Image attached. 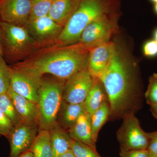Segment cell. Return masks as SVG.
<instances>
[{
  "label": "cell",
  "instance_id": "15",
  "mask_svg": "<svg viewBox=\"0 0 157 157\" xmlns=\"http://www.w3.org/2000/svg\"><path fill=\"white\" fill-rule=\"evenodd\" d=\"M68 133L73 140L84 143L96 149V142L94 140L92 130L91 115L87 111H85L79 117Z\"/></svg>",
  "mask_w": 157,
  "mask_h": 157
},
{
  "label": "cell",
  "instance_id": "17",
  "mask_svg": "<svg viewBox=\"0 0 157 157\" xmlns=\"http://www.w3.org/2000/svg\"><path fill=\"white\" fill-rule=\"evenodd\" d=\"M86 111L84 103L69 104L63 100L57 117L56 123L68 132L79 117Z\"/></svg>",
  "mask_w": 157,
  "mask_h": 157
},
{
  "label": "cell",
  "instance_id": "21",
  "mask_svg": "<svg viewBox=\"0 0 157 157\" xmlns=\"http://www.w3.org/2000/svg\"><path fill=\"white\" fill-rule=\"evenodd\" d=\"M110 111L109 102H106L91 115L92 130L94 140L96 142L98 140L99 132L109 119Z\"/></svg>",
  "mask_w": 157,
  "mask_h": 157
},
{
  "label": "cell",
  "instance_id": "23",
  "mask_svg": "<svg viewBox=\"0 0 157 157\" xmlns=\"http://www.w3.org/2000/svg\"><path fill=\"white\" fill-rule=\"evenodd\" d=\"M54 1V0H31L32 12L29 21L48 15Z\"/></svg>",
  "mask_w": 157,
  "mask_h": 157
},
{
  "label": "cell",
  "instance_id": "10",
  "mask_svg": "<svg viewBox=\"0 0 157 157\" xmlns=\"http://www.w3.org/2000/svg\"><path fill=\"white\" fill-rule=\"evenodd\" d=\"M32 12L31 0H0V21L25 26Z\"/></svg>",
  "mask_w": 157,
  "mask_h": 157
},
{
  "label": "cell",
  "instance_id": "11",
  "mask_svg": "<svg viewBox=\"0 0 157 157\" xmlns=\"http://www.w3.org/2000/svg\"><path fill=\"white\" fill-rule=\"evenodd\" d=\"M39 131L38 125L22 121L14 126L8 138L10 145V157H18L29 150Z\"/></svg>",
  "mask_w": 157,
  "mask_h": 157
},
{
  "label": "cell",
  "instance_id": "30",
  "mask_svg": "<svg viewBox=\"0 0 157 157\" xmlns=\"http://www.w3.org/2000/svg\"><path fill=\"white\" fill-rule=\"evenodd\" d=\"M149 141L147 150L149 152L157 156V131L148 133Z\"/></svg>",
  "mask_w": 157,
  "mask_h": 157
},
{
  "label": "cell",
  "instance_id": "36",
  "mask_svg": "<svg viewBox=\"0 0 157 157\" xmlns=\"http://www.w3.org/2000/svg\"><path fill=\"white\" fill-rule=\"evenodd\" d=\"M153 11L155 14L157 15V3L154 4Z\"/></svg>",
  "mask_w": 157,
  "mask_h": 157
},
{
  "label": "cell",
  "instance_id": "25",
  "mask_svg": "<svg viewBox=\"0 0 157 157\" xmlns=\"http://www.w3.org/2000/svg\"><path fill=\"white\" fill-rule=\"evenodd\" d=\"M11 67L0 56V94L7 93L10 88Z\"/></svg>",
  "mask_w": 157,
  "mask_h": 157
},
{
  "label": "cell",
  "instance_id": "26",
  "mask_svg": "<svg viewBox=\"0 0 157 157\" xmlns=\"http://www.w3.org/2000/svg\"><path fill=\"white\" fill-rule=\"evenodd\" d=\"M147 103L150 106L157 104V73L150 77L147 90L144 94Z\"/></svg>",
  "mask_w": 157,
  "mask_h": 157
},
{
  "label": "cell",
  "instance_id": "37",
  "mask_svg": "<svg viewBox=\"0 0 157 157\" xmlns=\"http://www.w3.org/2000/svg\"><path fill=\"white\" fill-rule=\"evenodd\" d=\"M151 2L153 3L154 4L157 3V0H149Z\"/></svg>",
  "mask_w": 157,
  "mask_h": 157
},
{
  "label": "cell",
  "instance_id": "13",
  "mask_svg": "<svg viewBox=\"0 0 157 157\" xmlns=\"http://www.w3.org/2000/svg\"><path fill=\"white\" fill-rule=\"evenodd\" d=\"M116 49L115 44L109 41L90 51L87 69L94 78H100L111 61Z\"/></svg>",
  "mask_w": 157,
  "mask_h": 157
},
{
  "label": "cell",
  "instance_id": "1",
  "mask_svg": "<svg viewBox=\"0 0 157 157\" xmlns=\"http://www.w3.org/2000/svg\"><path fill=\"white\" fill-rule=\"evenodd\" d=\"M99 78L107 93L110 120L135 114L141 108L143 92L137 69L124 59L117 48Z\"/></svg>",
  "mask_w": 157,
  "mask_h": 157
},
{
  "label": "cell",
  "instance_id": "6",
  "mask_svg": "<svg viewBox=\"0 0 157 157\" xmlns=\"http://www.w3.org/2000/svg\"><path fill=\"white\" fill-rule=\"evenodd\" d=\"M119 11L104 14L90 23L82 33L78 43L90 50L109 41L117 28Z\"/></svg>",
  "mask_w": 157,
  "mask_h": 157
},
{
  "label": "cell",
  "instance_id": "19",
  "mask_svg": "<svg viewBox=\"0 0 157 157\" xmlns=\"http://www.w3.org/2000/svg\"><path fill=\"white\" fill-rule=\"evenodd\" d=\"M106 102L108 100L104 85L100 78H94L92 86L84 101L86 110L91 115Z\"/></svg>",
  "mask_w": 157,
  "mask_h": 157
},
{
  "label": "cell",
  "instance_id": "14",
  "mask_svg": "<svg viewBox=\"0 0 157 157\" xmlns=\"http://www.w3.org/2000/svg\"><path fill=\"white\" fill-rule=\"evenodd\" d=\"M7 93L11 97L21 121L30 124L38 125L39 112L38 104L17 94L10 88Z\"/></svg>",
  "mask_w": 157,
  "mask_h": 157
},
{
  "label": "cell",
  "instance_id": "33",
  "mask_svg": "<svg viewBox=\"0 0 157 157\" xmlns=\"http://www.w3.org/2000/svg\"><path fill=\"white\" fill-rule=\"evenodd\" d=\"M60 157H76V156L75 155L72 151H71V150H70L68 151H67V152L65 153V154H64L63 155H62Z\"/></svg>",
  "mask_w": 157,
  "mask_h": 157
},
{
  "label": "cell",
  "instance_id": "16",
  "mask_svg": "<svg viewBox=\"0 0 157 157\" xmlns=\"http://www.w3.org/2000/svg\"><path fill=\"white\" fill-rule=\"evenodd\" d=\"M80 0H54L48 15L63 27L75 13Z\"/></svg>",
  "mask_w": 157,
  "mask_h": 157
},
{
  "label": "cell",
  "instance_id": "38",
  "mask_svg": "<svg viewBox=\"0 0 157 157\" xmlns=\"http://www.w3.org/2000/svg\"><path fill=\"white\" fill-rule=\"evenodd\" d=\"M149 157H157V156L155 155L152 154L151 153L149 152Z\"/></svg>",
  "mask_w": 157,
  "mask_h": 157
},
{
  "label": "cell",
  "instance_id": "24",
  "mask_svg": "<svg viewBox=\"0 0 157 157\" xmlns=\"http://www.w3.org/2000/svg\"><path fill=\"white\" fill-rule=\"evenodd\" d=\"M70 150L76 157H101L96 149L73 139L71 141Z\"/></svg>",
  "mask_w": 157,
  "mask_h": 157
},
{
  "label": "cell",
  "instance_id": "5",
  "mask_svg": "<svg viewBox=\"0 0 157 157\" xmlns=\"http://www.w3.org/2000/svg\"><path fill=\"white\" fill-rule=\"evenodd\" d=\"M65 81L56 78H42L39 90V130H50L56 123V119L63 101Z\"/></svg>",
  "mask_w": 157,
  "mask_h": 157
},
{
  "label": "cell",
  "instance_id": "8",
  "mask_svg": "<svg viewBox=\"0 0 157 157\" xmlns=\"http://www.w3.org/2000/svg\"><path fill=\"white\" fill-rule=\"evenodd\" d=\"M94 78L87 67L66 80L63 92V101L69 104L84 103L91 88Z\"/></svg>",
  "mask_w": 157,
  "mask_h": 157
},
{
  "label": "cell",
  "instance_id": "4",
  "mask_svg": "<svg viewBox=\"0 0 157 157\" xmlns=\"http://www.w3.org/2000/svg\"><path fill=\"white\" fill-rule=\"evenodd\" d=\"M0 28L3 57L9 61L23 60L41 48L25 26L0 21Z\"/></svg>",
  "mask_w": 157,
  "mask_h": 157
},
{
  "label": "cell",
  "instance_id": "12",
  "mask_svg": "<svg viewBox=\"0 0 157 157\" xmlns=\"http://www.w3.org/2000/svg\"><path fill=\"white\" fill-rule=\"evenodd\" d=\"M11 67L10 89L17 94L38 104L42 79H36L18 69Z\"/></svg>",
  "mask_w": 157,
  "mask_h": 157
},
{
  "label": "cell",
  "instance_id": "18",
  "mask_svg": "<svg viewBox=\"0 0 157 157\" xmlns=\"http://www.w3.org/2000/svg\"><path fill=\"white\" fill-rule=\"evenodd\" d=\"M49 132L54 157H60L70 149L72 139L68 132L57 123Z\"/></svg>",
  "mask_w": 157,
  "mask_h": 157
},
{
  "label": "cell",
  "instance_id": "7",
  "mask_svg": "<svg viewBox=\"0 0 157 157\" xmlns=\"http://www.w3.org/2000/svg\"><path fill=\"white\" fill-rule=\"evenodd\" d=\"M117 136L120 150L147 149L149 141L148 133L141 128L135 114H129L123 118L122 124L118 130Z\"/></svg>",
  "mask_w": 157,
  "mask_h": 157
},
{
  "label": "cell",
  "instance_id": "27",
  "mask_svg": "<svg viewBox=\"0 0 157 157\" xmlns=\"http://www.w3.org/2000/svg\"><path fill=\"white\" fill-rule=\"evenodd\" d=\"M14 126L0 108V137L8 138Z\"/></svg>",
  "mask_w": 157,
  "mask_h": 157
},
{
  "label": "cell",
  "instance_id": "28",
  "mask_svg": "<svg viewBox=\"0 0 157 157\" xmlns=\"http://www.w3.org/2000/svg\"><path fill=\"white\" fill-rule=\"evenodd\" d=\"M142 51L144 56L153 58L157 56V42L154 39H150L144 43Z\"/></svg>",
  "mask_w": 157,
  "mask_h": 157
},
{
  "label": "cell",
  "instance_id": "34",
  "mask_svg": "<svg viewBox=\"0 0 157 157\" xmlns=\"http://www.w3.org/2000/svg\"><path fill=\"white\" fill-rule=\"evenodd\" d=\"M0 56L3 57L2 44V32L0 28Z\"/></svg>",
  "mask_w": 157,
  "mask_h": 157
},
{
  "label": "cell",
  "instance_id": "29",
  "mask_svg": "<svg viewBox=\"0 0 157 157\" xmlns=\"http://www.w3.org/2000/svg\"><path fill=\"white\" fill-rule=\"evenodd\" d=\"M120 157H149V152L148 150L124 151L120 150Z\"/></svg>",
  "mask_w": 157,
  "mask_h": 157
},
{
  "label": "cell",
  "instance_id": "2",
  "mask_svg": "<svg viewBox=\"0 0 157 157\" xmlns=\"http://www.w3.org/2000/svg\"><path fill=\"white\" fill-rule=\"evenodd\" d=\"M90 51L78 42L52 45L38 49L12 67L39 80L50 74L66 81L87 67Z\"/></svg>",
  "mask_w": 157,
  "mask_h": 157
},
{
  "label": "cell",
  "instance_id": "32",
  "mask_svg": "<svg viewBox=\"0 0 157 157\" xmlns=\"http://www.w3.org/2000/svg\"><path fill=\"white\" fill-rule=\"evenodd\" d=\"M18 157H34V155L33 152L30 150H29Z\"/></svg>",
  "mask_w": 157,
  "mask_h": 157
},
{
  "label": "cell",
  "instance_id": "20",
  "mask_svg": "<svg viewBox=\"0 0 157 157\" xmlns=\"http://www.w3.org/2000/svg\"><path fill=\"white\" fill-rule=\"evenodd\" d=\"M29 150L33 152L34 157H54L49 130H39Z\"/></svg>",
  "mask_w": 157,
  "mask_h": 157
},
{
  "label": "cell",
  "instance_id": "31",
  "mask_svg": "<svg viewBox=\"0 0 157 157\" xmlns=\"http://www.w3.org/2000/svg\"><path fill=\"white\" fill-rule=\"evenodd\" d=\"M150 111L153 116L157 119V104L150 106Z\"/></svg>",
  "mask_w": 157,
  "mask_h": 157
},
{
  "label": "cell",
  "instance_id": "3",
  "mask_svg": "<svg viewBox=\"0 0 157 157\" xmlns=\"http://www.w3.org/2000/svg\"><path fill=\"white\" fill-rule=\"evenodd\" d=\"M120 6V0H80L78 8L63 27L54 45L77 43L90 23L104 14L118 12Z\"/></svg>",
  "mask_w": 157,
  "mask_h": 157
},
{
  "label": "cell",
  "instance_id": "35",
  "mask_svg": "<svg viewBox=\"0 0 157 157\" xmlns=\"http://www.w3.org/2000/svg\"><path fill=\"white\" fill-rule=\"evenodd\" d=\"M153 38L157 42V28L155 29L153 33Z\"/></svg>",
  "mask_w": 157,
  "mask_h": 157
},
{
  "label": "cell",
  "instance_id": "9",
  "mask_svg": "<svg viewBox=\"0 0 157 157\" xmlns=\"http://www.w3.org/2000/svg\"><path fill=\"white\" fill-rule=\"evenodd\" d=\"M25 27L41 48L55 44L63 29L48 15L29 21Z\"/></svg>",
  "mask_w": 157,
  "mask_h": 157
},
{
  "label": "cell",
  "instance_id": "22",
  "mask_svg": "<svg viewBox=\"0 0 157 157\" xmlns=\"http://www.w3.org/2000/svg\"><path fill=\"white\" fill-rule=\"evenodd\" d=\"M0 108L14 126L21 122L11 97L7 92L0 94Z\"/></svg>",
  "mask_w": 157,
  "mask_h": 157
},
{
  "label": "cell",
  "instance_id": "39",
  "mask_svg": "<svg viewBox=\"0 0 157 157\" xmlns=\"http://www.w3.org/2000/svg\"></svg>",
  "mask_w": 157,
  "mask_h": 157
}]
</instances>
